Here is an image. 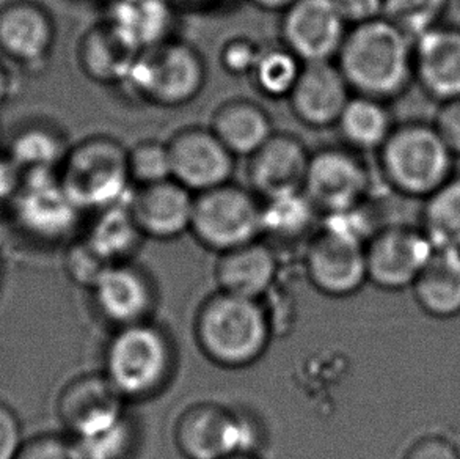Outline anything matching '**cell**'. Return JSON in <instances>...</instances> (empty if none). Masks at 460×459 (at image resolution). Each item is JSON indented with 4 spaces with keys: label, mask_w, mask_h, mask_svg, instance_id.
<instances>
[{
    "label": "cell",
    "mask_w": 460,
    "mask_h": 459,
    "mask_svg": "<svg viewBox=\"0 0 460 459\" xmlns=\"http://www.w3.org/2000/svg\"><path fill=\"white\" fill-rule=\"evenodd\" d=\"M336 65L354 94L398 100L413 84V38L379 18L349 27Z\"/></svg>",
    "instance_id": "cell-1"
},
{
    "label": "cell",
    "mask_w": 460,
    "mask_h": 459,
    "mask_svg": "<svg viewBox=\"0 0 460 459\" xmlns=\"http://www.w3.org/2000/svg\"><path fill=\"white\" fill-rule=\"evenodd\" d=\"M193 334L206 359L239 370L253 365L268 351L272 321L261 299L217 292L199 305Z\"/></svg>",
    "instance_id": "cell-2"
},
{
    "label": "cell",
    "mask_w": 460,
    "mask_h": 459,
    "mask_svg": "<svg viewBox=\"0 0 460 459\" xmlns=\"http://www.w3.org/2000/svg\"><path fill=\"white\" fill-rule=\"evenodd\" d=\"M376 155L382 180L405 199L424 202L456 175L457 159L432 122L396 123Z\"/></svg>",
    "instance_id": "cell-3"
},
{
    "label": "cell",
    "mask_w": 460,
    "mask_h": 459,
    "mask_svg": "<svg viewBox=\"0 0 460 459\" xmlns=\"http://www.w3.org/2000/svg\"><path fill=\"white\" fill-rule=\"evenodd\" d=\"M176 353L167 332L153 321L115 329L102 373L126 401L159 395L173 378Z\"/></svg>",
    "instance_id": "cell-4"
},
{
    "label": "cell",
    "mask_w": 460,
    "mask_h": 459,
    "mask_svg": "<svg viewBox=\"0 0 460 459\" xmlns=\"http://www.w3.org/2000/svg\"><path fill=\"white\" fill-rule=\"evenodd\" d=\"M206 77L205 57L192 44L174 37L144 50L117 88L131 100L178 109L199 98Z\"/></svg>",
    "instance_id": "cell-5"
},
{
    "label": "cell",
    "mask_w": 460,
    "mask_h": 459,
    "mask_svg": "<svg viewBox=\"0 0 460 459\" xmlns=\"http://www.w3.org/2000/svg\"><path fill=\"white\" fill-rule=\"evenodd\" d=\"M65 191L77 208L98 212L125 203L134 189L128 168V147L106 134L71 145L58 168Z\"/></svg>",
    "instance_id": "cell-6"
},
{
    "label": "cell",
    "mask_w": 460,
    "mask_h": 459,
    "mask_svg": "<svg viewBox=\"0 0 460 459\" xmlns=\"http://www.w3.org/2000/svg\"><path fill=\"white\" fill-rule=\"evenodd\" d=\"M189 233L218 255L256 241L262 235V200L233 181L197 194Z\"/></svg>",
    "instance_id": "cell-7"
},
{
    "label": "cell",
    "mask_w": 460,
    "mask_h": 459,
    "mask_svg": "<svg viewBox=\"0 0 460 459\" xmlns=\"http://www.w3.org/2000/svg\"><path fill=\"white\" fill-rule=\"evenodd\" d=\"M367 239L346 216H332L306 246L305 271L311 285L330 298H348L367 282Z\"/></svg>",
    "instance_id": "cell-8"
},
{
    "label": "cell",
    "mask_w": 460,
    "mask_h": 459,
    "mask_svg": "<svg viewBox=\"0 0 460 459\" xmlns=\"http://www.w3.org/2000/svg\"><path fill=\"white\" fill-rule=\"evenodd\" d=\"M13 225L31 241L58 244L75 233L82 212L65 191L58 170L22 172L12 206Z\"/></svg>",
    "instance_id": "cell-9"
},
{
    "label": "cell",
    "mask_w": 460,
    "mask_h": 459,
    "mask_svg": "<svg viewBox=\"0 0 460 459\" xmlns=\"http://www.w3.org/2000/svg\"><path fill=\"white\" fill-rule=\"evenodd\" d=\"M373 175L363 156L346 145H329L311 153L304 194L317 212L329 218L355 212L367 203Z\"/></svg>",
    "instance_id": "cell-10"
},
{
    "label": "cell",
    "mask_w": 460,
    "mask_h": 459,
    "mask_svg": "<svg viewBox=\"0 0 460 459\" xmlns=\"http://www.w3.org/2000/svg\"><path fill=\"white\" fill-rule=\"evenodd\" d=\"M258 436L252 420L224 404L189 406L174 425V444L186 459H226L253 454Z\"/></svg>",
    "instance_id": "cell-11"
},
{
    "label": "cell",
    "mask_w": 460,
    "mask_h": 459,
    "mask_svg": "<svg viewBox=\"0 0 460 459\" xmlns=\"http://www.w3.org/2000/svg\"><path fill=\"white\" fill-rule=\"evenodd\" d=\"M57 414L69 437L90 439L125 420L126 398L104 373H87L63 387Z\"/></svg>",
    "instance_id": "cell-12"
},
{
    "label": "cell",
    "mask_w": 460,
    "mask_h": 459,
    "mask_svg": "<svg viewBox=\"0 0 460 459\" xmlns=\"http://www.w3.org/2000/svg\"><path fill=\"white\" fill-rule=\"evenodd\" d=\"M367 282L386 292L411 288L434 246L421 229L386 225L367 241Z\"/></svg>",
    "instance_id": "cell-13"
},
{
    "label": "cell",
    "mask_w": 460,
    "mask_h": 459,
    "mask_svg": "<svg viewBox=\"0 0 460 459\" xmlns=\"http://www.w3.org/2000/svg\"><path fill=\"white\" fill-rule=\"evenodd\" d=\"M172 178L190 193H205L230 183L236 156L208 126H186L167 140Z\"/></svg>",
    "instance_id": "cell-14"
},
{
    "label": "cell",
    "mask_w": 460,
    "mask_h": 459,
    "mask_svg": "<svg viewBox=\"0 0 460 459\" xmlns=\"http://www.w3.org/2000/svg\"><path fill=\"white\" fill-rule=\"evenodd\" d=\"M52 13L37 0H8L0 6V54L27 73L48 68L56 46Z\"/></svg>",
    "instance_id": "cell-15"
},
{
    "label": "cell",
    "mask_w": 460,
    "mask_h": 459,
    "mask_svg": "<svg viewBox=\"0 0 460 459\" xmlns=\"http://www.w3.org/2000/svg\"><path fill=\"white\" fill-rule=\"evenodd\" d=\"M348 31L333 0H296L281 13V44L304 63L335 62Z\"/></svg>",
    "instance_id": "cell-16"
},
{
    "label": "cell",
    "mask_w": 460,
    "mask_h": 459,
    "mask_svg": "<svg viewBox=\"0 0 460 459\" xmlns=\"http://www.w3.org/2000/svg\"><path fill=\"white\" fill-rule=\"evenodd\" d=\"M90 290L94 309L115 329L151 321L157 302L155 286L131 261L107 266Z\"/></svg>",
    "instance_id": "cell-17"
},
{
    "label": "cell",
    "mask_w": 460,
    "mask_h": 459,
    "mask_svg": "<svg viewBox=\"0 0 460 459\" xmlns=\"http://www.w3.org/2000/svg\"><path fill=\"white\" fill-rule=\"evenodd\" d=\"M311 151L291 132H277L250 156L247 178L250 189L262 200L280 199L304 193Z\"/></svg>",
    "instance_id": "cell-18"
},
{
    "label": "cell",
    "mask_w": 460,
    "mask_h": 459,
    "mask_svg": "<svg viewBox=\"0 0 460 459\" xmlns=\"http://www.w3.org/2000/svg\"><path fill=\"white\" fill-rule=\"evenodd\" d=\"M413 81L437 104L459 98L460 25H437L413 40Z\"/></svg>",
    "instance_id": "cell-19"
},
{
    "label": "cell",
    "mask_w": 460,
    "mask_h": 459,
    "mask_svg": "<svg viewBox=\"0 0 460 459\" xmlns=\"http://www.w3.org/2000/svg\"><path fill=\"white\" fill-rule=\"evenodd\" d=\"M352 94L336 62L305 63L288 101L300 123L325 130L338 123Z\"/></svg>",
    "instance_id": "cell-20"
},
{
    "label": "cell",
    "mask_w": 460,
    "mask_h": 459,
    "mask_svg": "<svg viewBox=\"0 0 460 459\" xmlns=\"http://www.w3.org/2000/svg\"><path fill=\"white\" fill-rule=\"evenodd\" d=\"M193 202L195 194L170 178L134 187L128 206L144 238L170 241L190 231Z\"/></svg>",
    "instance_id": "cell-21"
},
{
    "label": "cell",
    "mask_w": 460,
    "mask_h": 459,
    "mask_svg": "<svg viewBox=\"0 0 460 459\" xmlns=\"http://www.w3.org/2000/svg\"><path fill=\"white\" fill-rule=\"evenodd\" d=\"M277 274V254L260 239L218 255L214 271L218 292L261 301L274 286Z\"/></svg>",
    "instance_id": "cell-22"
},
{
    "label": "cell",
    "mask_w": 460,
    "mask_h": 459,
    "mask_svg": "<svg viewBox=\"0 0 460 459\" xmlns=\"http://www.w3.org/2000/svg\"><path fill=\"white\" fill-rule=\"evenodd\" d=\"M142 52L128 43L106 19L92 25L77 46V62L88 79L119 87Z\"/></svg>",
    "instance_id": "cell-23"
},
{
    "label": "cell",
    "mask_w": 460,
    "mask_h": 459,
    "mask_svg": "<svg viewBox=\"0 0 460 459\" xmlns=\"http://www.w3.org/2000/svg\"><path fill=\"white\" fill-rule=\"evenodd\" d=\"M176 14L168 0H112L104 19L128 43L144 52L174 38Z\"/></svg>",
    "instance_id": "cell-24"
},
{
    "label": "cell",
    "mask_w": 460,
    "mask_h": 459,
    "mask_svg": "<svg viewBox=\"0 0 460 459\" xmlns=\"http://www.w3.org/2000/svg\"><path fill=\"white\" fill-rule=\"evenodd\" d=\"M216 136L236 158H247L274 136L270 113L256 101L226 100L214 111L209 124Z\"/></svg>",
    "instance_id": "cell-25"
},
{
    "label": "cell",
    "mask_w": 460,
    "mask_h": 459,
    "mask_svg": "<svg viewBox=\"0 0 460 459\" xmlns=\"http://www.w3.org/2000/svg\"><path fill=\"white\" fill-rule=\"evenodd\" d=\"M417 304L437 320L460 315V250L434 248L411 285Z\"/></svg>",
    "instance_id": "cell-26"
},
{
    "label": "cell",
    "mask_w": 460,
    "mask_h": 459,
    "mask_svg": "<svg viewBox=\"0 0 460 459\" xmlns=\"http://www.w3.org/2000/svg\"><path fill=\"white\" fill-rule=\"evenodd\" d=\"M396 126L390 103L352 94L335 124L342 143L358 153H377Z\"/></svg>",
    "instance_id": "cell-27"
},
{
    "label": "cell",
    "mask_w": 460,
    "mask_h": 459,
    "mask_svg": "<svg viewBox=\"0 0 460 459\" xmlns=\"http://www.w3.org/2000/svg\"><path fill=\"white\" fill-rule=\"evenodd\" d=\"M71 145L58 124L50 120H29L13 132L6 148L21 172L52 168L58 170Z\"/></svg>",
    "instance_id": "cell-28"
},
{
    "label": "cell",
    "mask_w": 460,
    "mask_h": 459,
    "mask_svg": "<svg viewBox=\"0 0 460 459\" xmlns=\"http://www.w3.org/2000/svg\"><path fill=\"white\" fill-rule=\"evenodd\" d=\"M94 214L85 242L109 265L129 261L144 235L132 219L128 200Z\"/></svg>",
    "instance_id": "cell-29"
},
{
    "label": "cell",
    "mask_w": 460,
    "mask_h": 459,
    "mask_svg": "<svg viewBox=\"0 0 460 459\" xmlns=\"http://www.w3.org/2000/svg\"><path fill=\"white\" fill-rule=\"evenodd\" d=\"M420 229L434 248L460 250V175L424 200Z\"/></svg>",
    "instance_id": "cell-30"
},
{
    "label": "cell",
    "mask_w": 460,
    "mask_h": 459,
    "mask_svg": "<svg viewBox=\"0 0 460 459\" xmlns=\"http://www.w3.org/2000/svg\"><path fill=\"white\" fill-rule=\"evenodd\" d=\"M305 63L283 44L261 48L250 79L258 94L269 100H285L293 92Z\"/></svg>",
    "instance_id": "cell-31"
},
{
    "label": "cell",
    "mask_w": 460,
    "mask_h": 459,
    "mask_svg": "<svg viewBox=\"0 0 460 459\" xmlns=\"http://www.w3.org/2000/svg\"><path fill=\"white\" fill-rule=\"evenodd\" d=\"M449 5L451 0H384V18L415 40L443 24Z\"/></svg>",
    "instance_id": "cell-32"
},
{
    "label": "cell",
    "mask_w": 460,
    "mask_h": 459,
    "mask_svg": "<svg viewBox=\"0 0 460 459\" xmlns=\"http://www.w3.org/2000/svg\"><path fill=\"white\" fill-rule=\"evenodd\" d=\"M316 212L304 193L266 200L262 202V235L293 238L308 229Z\"/></svg>",
    "instance_id": "cell-33"
},
{
    "label": "cell",
    "mask_w": 460,
    "mask_h": 459,
    "mask_svg": "<svg viewBox=\"0 0 460 459\" xmlns=\"http://www.w3.org/2000/svg\"><path fill=\"white\" fill-rule=\"evenodd\" d=\"M128 168L132 186L142 187L172 178L167 142L144 139L128 148Z\"/></svg>",
    "instance_id": "cell-34"
},
{
    "label": "cell",
    "mask_w": 460,
    "mask_h": 459,
    "mask_svg": "<svg viewBox=\"0 0 460 459\" xmlns=\"http://www.w3.org/2000/svg\"><path fill=\"white\" fill-rule=\"evenodd\" d=\"M75 444L82 459H128L136 446V428L126 417L125 420L106 433L75 441Z\"/></svg>",
    "instance_id": "cell-35"
},
{
    "label": "cell",
    "mask_w": 460,
    "mask_h": 459,
    "mask_svg": "<svg viewBox=\"0 0 460 459\" xmlns=\"http://www.w3.org/2000/svg\"><path fill=\"white\" fill-rule=\"evenodd\" d=\"M261 48L262 46L256 43L253 38L233 37L222 46L218 62L226 75L234 77L250 76L260 57Z\"/></svg>",
    "instance_id": "cell-36"
},
{
    "label": "cell",
    "mask_w": 460,
    "mask_h": 459,
    "mask_svg": "<svg viewBox=\"0 0 460 459\" xmlns=\"http://www.w3.org/2000/svg\"><path fill=\"white\" fill-rule=\"evenodd\" d=\"M16 459H82L73 437L38 435L24 442Z\"/></svg>",
    "instance_id": "cell-37"
},
{
    "label": "cell",
    "mask_w": 460,
    "mask_h": 459,
    "mask_svg": "<svg viewBox=\"0 0 460 459\" xmlns=\"http://www.w3.org/2000/svg\"><path fill=\"white\" fill-rule=\"evenodd\" d=\"M107 266H111V265L102 260L100 255L88 246L85 239L75 242V246H71L69 248V275H73L75 282L84 284L88 288L93 286L94 282L98 280Z\"/></svg>",
    "instance_id": "cell-38"
},
{
    "label": "cell",
    "mask_w": 460,
    "mask_h": 459,
    "mask_svg": "<svg viewBox=\"0 0 460 459\" xmlns=\"http://www.w3.org/2000/svg\"><path fill=\"white\" fill-rule=\"evenodd\" d=\"M24 442L22 423L16 410L0 400V459H16Z\"/></svg>",
    "instance_id": "cell-39"
},
{
    "label": "cell",
    "mask_w": 460,
    "mask_h": 459,
    "mask_svg": "<svg viewBox=\"0 0 460 459\" xmlns=\"http://www.w3.org/2000/svg\"><path fill=\"white\" fill-rule=\"evenodd\" d=\"M432 124L436 126L456 159H460V96L440 103Z\"/></svg>",
    "instance_id": "cell-40"
},
{
    "label": "cell",
    "mask_w": 460,
    "mask_h": 459,
    "mask_svg": "<svg viewBox=\"0 0 460 459\" xmlns=\"http://www.w3.org/2000/svg\"><path fill=\"white\" fill-rule=\"evenodd\" d=\"M402 459H460V452L447 437L424 436L411 444Z\"/></svg>",
    "instance_id": "cell-41"
},
{
    "label": "cell",
    "mask_w": 460,
    "mask_h": 459,
    "mask_svg": "<svg viewBox=\"0 0 460 459\" xmlns=\"http://www.w3.org/2000/svg\"><path fill=\"white\" fill-rule=\"evenodd\" d=\"M349 27L384 18V0H333Z\"/></svg>",
    "instance_id": "cell-42"
},
{
    "label": "cell",
    "mask_w": 460,
    "mask_h": 459,
    "mask_svg": "<svg viewBox=\"0 0 460 459\" xmlns=\"http://www.w3.org/2000/svg\"><path fill=\"white\" fill-rule=\"evenodd\" d=\"M22 180L21 168L6 153H0V212H8Z\"/></svg>",
    "instance_id": "cell-43"
},
{
    "label": "cell",
    "mask_w": 460,
    "mask_h": 459,
    "mask_svg": "<svg viewBox=\"0 0 460 459\" xmlns=\"http://www.w3.org/2000/svg\"><path fill=\"white\" fill-rule=\"evenodd\" d=\"M178 13H212L230 4V0H168Z\"/></svg>",
    "instance_id": "cell-44"
},
{
    "label": "cell",
    "mask_w": 460,
    "mask_h": 459,
    "mask_svg": "<svg viewBox=\"0 0 460 459\" xmlns=\"http://www.w3.org/2000/svg\"><path fill=\"white\" fill-rule=\"evenodd\" d=\"M13 77L4 63L0 62V107L5 106L6 101L12 98Z\"/></svg>",
    "instance_id": "cell-45"
},
{
    "label": "cell",
    "mask_w": 460,
    "mask_h": 459,
    "mask_svg": "<svg viewBox=\"0 0 460 459\" xmlns=\"http://www.w3.org/2000/svg\"><path fill=\"white\" fill-rule=\"evenodd\" d=\"M249 2L264 12L283 13L293 5L296 0H249Z\"/></svg>",
    "instance_id": "cell-46"
},
{
    "label": "cell",
    "mask_w": 460,
    "mask_h": 459,
    "mask_svg": "<svg viewBox=\"0 0 460 459\" xmlns=\"http://www.w3.org/2000/svg\"><path fill=\"white\" fill-rule=\"evenodd\" d=\"M226 459H258L255 454H236V456H231V458Z\"/></svg>",
    "instance_id": "cell-47"
},
{
    "label": "cell",
    "mask_w": 460,
    "mask_h": 459,
    "mask_svg": "<svg viewBox=\"0 0 460 459\" xmlns=\"http://www.w3.org/2000/svg\"><path fill=\"white\" fill-rule=\"evenodd\" d=\"M0 145H2V130H0Z\"/></svg>",
    "instance_id": "cell-48"
}]
</instances>
